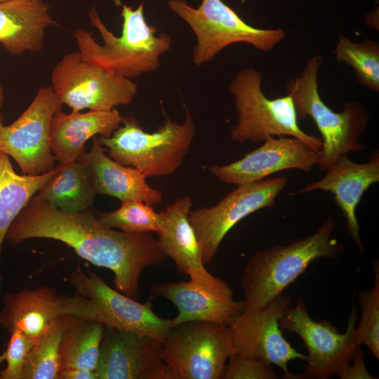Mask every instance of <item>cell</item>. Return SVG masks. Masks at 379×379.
<instances>
[{
	"label": "cell",
	"instance_id": "cell-1",
	"mask_svg": "<svg viewBox=\"0 0 379 379\" xmlns=\"http://www.w3.org/2000/svg\"><path fill=\"white\" fill-rule=\"evenodd\" d=\"M32 238L62 241L81 258L111 270L117 289L135 300L142 271L168 258L151 232L117 231L104 225L90 209L66 213L36 195L13 220L5 240L18 244Z\"/></svg>",
	"mask_w": 379,
	"mask_h": 379
},
{
	"label": "cell",
	"instance_id": "cell-2",
	"mask_svg": "<svg viewBox=\"0 0 379 379\" xmlns=\"http://www.w3.org/2000/svg\"><path fill=\"white\" fill-rule=\"evenodd\" d=\"M88 16L100 33L102 44L95 41L91 32L79 29L74 34L78 51L86 61L125 78L131 79L156 71L160 57L171 48L172 36L165 33L156 34L157 29L146 21L142 4L136 8L122 5L119 36L107 29L95 7Z\"/></svg>",
	"mask_w": 379,
	"mask_h": 379
},
{
	"label": "cell",
	"instance_id": "cell-3",
	"mask_svg": "<svg viewBox=\"0 0 379 379\" xmlns=\"http://www.w3.org/2000/svg\"><path fill=\"white\" fill-rule=\"evenodd\" d=\"M335 227L333 218L328 217L310 235L252 254L241 278L245 298L243 311L264 307L282 294L313 261L340 256L345 251V246L333 237Z\"/></svg>",
	"mask_w": 379,
	"mask_h": 379
},
{
	"label": "cell",
	"instance_id": "cell-4",
	"mask_svg": "<svg viewBox=\"0 0 379 379\" xmlns=\"http://www.w3.org/2000/svg\"><path fill=\"white\" fill-rule=\"evenodd\" d=\"M164 114L165 122L154 132L145 131L133 117H123L113 134L98 137L99 142L113 160L138 169L147 178L173 174L189 152L196 126L188 109L182 124Z\"/></svg>",
	"mask_w": 379,
	"mask_h": 379
},
{
	"label": "cell",
	"instance_id": "cell-5",
	"mask_svg": "<svg viewBox=\"0 0 379 379\" xmlns=\"http://www.w3.org/2000/svg\"><path fill=\"white\" fill-rule=\"evenodd\" d=\"M321 63L317 55L308 58L300 74L287 83V94L293 100L298 118L310 117L321 133L322 147L317 165L326 171L340 155L366 149L360 140L369 117L357 102H346L343 110L336 112L322 100L317 82Z\"/></svg>",
	"mask_w": 379,
	"mask_h": 379
},
{
	"label": "cell",
	"instance_id": "cell-6",
	"mask_svg": "<svg viewBox=\"0 0 379 379\" xmlns=\"http://www.w3.org/2000/svg\"><path fill=\"white\" fill-rule=\"evenodd\" d=\"M260 72L253 68L241 69L232 80L229 91L237 112V123L230 130L232 140L239 143L263 142L270 137L297 138L321 150V138L306 133L298 125L291 97L270 99L262 91Z\"/></svg>",
	"mask_w": 379,
	"mask_h": 379
},
{
	"label": "cell",
	"instance_id": "cell-7",
	"mask_svg": "<svg viewBox=\"0 0 379 379\" xmlns=\"http://www.w3.org/2000/svg\"><path fill=\"white\" fill-rule=\"evenodd\" d=\"M167 4L195 34L192 60L196 65L211 61L234 44H248L257 50L270 51L286 35L281 28L262 29L246 23L222 0H202L197 8L185 0H168Z\"/></svg>",
	"mask_w": 379,
	"mask_h": 379
},
{
	"label": "cell",
	"instance_id": "cell-8",
	"mask_svg": "<svg viewBox=\"0 0 379 379\" xmlns=\"http://www.w3.org/2000/svg\"><path fill=\"white\" fill-rule=\"evenodd\" d=\"M76 293L72 315L114 328L148 335L163 343L172 326L171 319L159 317L152 298L141 303L109 286L96 273L77 268L68 277Z\"/></svg>",
	"mask_w": 379,
	"mask_h": 379
},
{
	"label": "cell",
	"instance_id": "cell-9",
	"mask_svg": "<svg viewBox=\"0 0 379 379\" xmlns=\"http://www.w3.org/2000/svg\"><path fill=\"white\" fill-rule=\"evenodd\" d=\"M162 345V360L173 379L222 378L234 354L231 327L204 321L172 326Z\"/></svg>",
	"mask_w": 379,
	"mask_h": 379
},
{
	"label": "cell",
	"instance_id": "cell-10",
	"mask_svg": "<svg viewBox=\"0 0 379 379\" xmlns=\"http://www.w3.org/2000/svg\"><path fill=\"white\" fill-rule=\"evenodd\" d=\"M51 87L72 112L109 111L130 104L138 92L131 79L88 62L79 51L65 54L54 66Z\"/></svg>",
	"mask_w": 379,
	"mask_h": 379
},
{
	"label": "cell",
	"instance_id": "cell-11",
	"mask_svg": "<svg viewBox=\"0 0 379 379\" xmlns=\"http://www.w3.org/2000/svg\"><path fill=\"white\" fill-rule=\"evenodd\" d=\"M357 311L354 307L343 333L326 320L315 321L300 297L279 321L280 328L298 334L307 351L303 378L328 379L352 363L361 349L356 339Z\"/></svg>",
	"mask_w": 379,
	"mask_h": 379
},
{
	"label": "cell",
	"instance_id": "cell-12",
	"mask_svg": "<svg viewBox=\"0 0 379 379\" xmlns=\"http://www.w3.org/2000/svg\"><path fill=\"white\" fill-rule=\"evenodd\" d=\"M62 105L52 87L44 86L12 124L5 125L0 114V152L12 157L22 174L37 175L55 168L51 126Z\"/></svg>",
	"mask_w": 379,
	"mask_h": 379
},
{
	"label": "cell",
	"instance_id": "cell-13",
	"mask_svg": "<svg viewBox=\"0 0 379 379\" xmlns=\"http://www.w3.org/2000/svg\"><path fill=\"white\" fill-rule=\"evenodd\" d=\"M287 183L286 177L237 185L215 205L190 210L189 220L199 242L203 261L208 264L230 230L248 215L272 207Z\"/></svg>",
	"mask_w": 379,
	"mask_h": 379
},
{
	"label": "cell",
	"instance_id": "cell-14",
	"mask_svg": "<svg viewBox=\"0 0 379 379\" xmlns=\"http://www.w3.org/2000/svg\"><path fill=\"white\" fill-rule=\"evenodd\" d=\"M291 302L289 296L281 294L261 309L243 311L230 326L234 353L277 366L283 371L284 378L300 379L289 371L288 364L296 359L305 361L307 356L291 346L279 326Z\"/></svg>",
	"mask_w": 379,
	"mask_h": 379
},
{
	"label": "cell",
	"instance_id": "cell-15",
	"mask_svg": "<svg viewBox=\"0 0 379 379\" xmlns=\"http://www.w3.org/2000/svg\"><path fill=\"white\" fill-rule=\"evenodd\" d=\"M162 350V343L148 335L105 327L97 379H173Z\"/></svg>",
	"mask_w": 379,
	"mask_h": 379
},
{
	"label": "cell",
	"instance_id": "cell-16",
	"mask_svg": "<svg viewBox=\"0 0 379 379\" xmlns=\"http://www.w3.org/2000/svg\"><path fill=\"white\" fill-rule=\"evenodd\" d=\"M319 159V150L297 138L270 137L240 159L226 165L213 164L208 170L221 182L237 186L264 180L284 170L310 173Z\"/></svg>",
	"mask_w": 379,
	"mask_h": 379
},
{
	"label": "cell",
	"instance_id": "cell-17",
	"mask_svg": "<svg viewBox=\"0 0 379 379\" xmlns=\"http://www.w3.org/2000/svg\"><path fill=\"white\" fill-rule=\"evenodd\" d=\"M192 199L185 195L157 213L158 241L166 255L175 262L178 270L192 281L216 291L232 288L204 266L201 251L189 220Z\"/></svg>",
	"mask_w": 379,
	"mask_h": 379
},
{
	"label": "cell",
	"instance_id": "cell-18",
	"mask_svg": "<svg viewBox=\"0 0 379 379\" xmlns=\"http://www.w3.org/2000/svg\"><path fill=\"white\" fill-rule=\"evenodd\" d=\"M321 179L310 182L298 190L297 194L316 190L333 193L335 201L346 220L347 230L353 242L363 255L364 249L359 234L356 208L364 192L379 182V154L375 151L369 161L358 164L347 154H341L326 170Z\"/></svg>",
	"mask_w": 379,
	"mask_h": 379
},
{
	"label": "cell",
	"instance_id": "cell-19",
	"mask_svg": "<svg viewBox=\"0 0 379 379\" xmlns=\"http://www.w3.org/2000/svg\"><path fill=\"white\" fill-rule=\"evenodd\" d=\"M0 325L9 333L18 330L34 343L53 323L65 314H72L74 295H58L49 287L23 288L4 295Z\"/></svg>",
	"mask_w": 379,
	"mask_h": 379
},
{
	"label": "cell",
	"instance_id": "cell-20",
	"mask_svg": "<svg viewBox=\"0 0 379 379\" xmlns=\"http://www.w3.org/2000/svg\"><path fill=\"white\" fill-rule=\"evenodd\" d=\"M152 296L171 301L178 314L172 326L191 321H204L230 326L244 310V300L233 298L232 290L216 291L204 288L191 280L152 285Z\"/></svg>",
	"mask_w": 379,
	"mask_h": 379
},
{
	"label": "cell",
	"instance_id": "cell-21",
	"mask_svg": "<svg viewBox=\"0 0 379 379\" xmlns=\"http://www.w3.org/2000/svg\"><path fill=\"white\" fill-rule=\"evenodd\" d=\"M122 118L115 108L70 114L58 111L51 126V146L55 161L65 164L79 160L89 139L97 135L110 137L121 124Z\"/></svg>",
	"mask_w": 379,
	"mask_h": 379
},
{
	"label": "cell",
	"instance_id": "cell-22",
	"mask_svg": "<svg viewBox=\"0 0 379 379\" xmlns=\"http://www.w3.org/2000/svg\"><path fill=\"white\" fill-rule=\"evenodd\" d=\"M53 25L46 0L0 1V44L12 55L42 50L46 30Z\"/></svg>",
	"mask_w": 379,
	"mask_h": 379
},
{
	"label": "cell",
	"instance_id": "cell-23",
	"mask_svg": "<svg viewBox=\"0 0 379 379\" xmlns=\"http://www.w3.org/2000/svg\"><path fill=\"white\" fill-rule=\"evenodd\" d=\"M105 152L98 138L94 136L90 151L79 159L92 173L97 194L113 197L121 202L141 200L152 206L162 201V192L151 187L140 171L115 161Z\"/></svg>",
	"mask_w": 379,
	"mask_h": 379
},
{
	"label": "cell",
	"instance_id": "cell-24",
	"mask_svg": "<svg viewBox=\"0 0 379 379\" xmlns=\"http://www.w3.org/2000/svg\"><path fill=\"white\" fill-rule=\"evenodd\" d=\"M36 195L64 212L79 213L93 206L97 193L89 167L79 159L60 164L54 175Z\"/></svg>",
	"mask_w": 379,
	"mask_h": 379
},
{
	"label": "cell",
	"instance_id": "cell-25",
	"mask_svg": "<svg viewBox=\"0 0 379 379\" xmlns=\"http://www.w3.org/2000/svg\"><path fill=\"white\" fill-rule=\"evenodd\" d=\"M105 325L72 314L62 316L60 343L61 370L82 368L95 371Z\"/></svg>",
	"mask_w": 379,
	"mask_h": 379
},
{
	"label": "cell",
	"instance_id": "cell-26",
	"mask_svg": "<svg viewBox=\"0 0 379 379\" xmlns=\"http://www.w3.org/2000/svg\"><path fill=\"white\" fill-rule=\"evenodd\" d=\"M57 170L58 166L37 175H19L9 157L0 152V259L3 242L13 220ZM1 281L0 270V284Z\"/></svg>",
	"mask_w": 379,
	"mask_h": 379
},
{
	"label": "cell",
	"instance_id": "cell-27",
	"mask_svg": "<svg viewBox=\"0 0 379 379\" xmlns=\"http://www.w3.org/2000/svg\"><path fill=\"white\" fill-rule=\"evenodd\" d=\"M336 61L350 65L365 88L379 91V44L371 39L360 42L340 34L335 47Z\"/></svg>",
	"mask_w": 379,
	"mask_h": 379
},
{
	"label": "cell",
	"instance_id": "cell-28",
	"mask_svg": "<svg viewBox=\"0 0 379 379\" xmlns=\"http://www.w3.org/2000/svg\"><path fill=\"white\" fill-rule=\"evenodd\" d=\"M62 324V316L34 343L24 364L22 379H58Z\"/></svg>",
	"mask_w": 379,
	"mask_h": 379
},
{
	"label": "cell",
	"instance_id": "cell-29",
	"mask_svg": "<svg viewBox=\"0 0 379 379\" xmlns=\"http://www.w3.org/2000/svg\"><path fill=\"white\" fill-rule=\"evenodd\" d=\"M106 226L128 233L158 232L157 213L152 205L141 200L122 201L120 207L110 212L98 213Z\"/></svg>",
	"mask_w": 379,
	"mask_h": 379
},
{
	"label": "cell",
	"instance_id": "cell-30",
	"mask_svg": "<svg viewBox=\"0 0 379 379\" xmlns=\"http://www.w3.org/2000/svg\"><path fill=\"white\" fill-rule=\"evenodd\" d=\"M373 288L361 291L358 299L361 319L356 326V339L359 345H365L373 357L379 359V267L377 260L373 265Z\"/></svg>",
	"mask_w": 379,
	"mask_h": 379
},
{
	"label": "cell",
	"instance_id": "cell-31",
	"mask_svg": "<svg viewBox=\"0 0 379 379\" xmlns=\"http://www.w3.org/2000/svg\"><path fill=\"white\" fill-rule=\"evenodd\" d=\"M224 379H275L272 365L260 359L234 353L229 358Z\"/></svg>",
	"mask_w": 379,
	"mask_h": 379
},
{
	"label": "cell",
	"instance_id": "cell-32",
	"mask_svg": "<svg viewBox=\"0 0 379 379\" xmlns=\"http://www.w3.org/2000/svg\"><path fill=\"white\" fill-rule=\"evenodd\" d=\"M10 334L4 352L6 366L1 372V379H22L24 364L35 343L18 330H14Z\"/></svg>",
	"mask_w": 379,
	"mask_h": 379
},
{
	"label": "cell",
	"instance_id": "cell-33",
	"mask_svg": "<svg viewBox=\"0 0 379 379\" xmlns=\"http://www.w3.org/2000/svg\"><path fill=\"white\" fill-rule=\"evenodd\" d=\"M353 365H347L338 375L340 379L365 378L375 379L367 371L365 366L364 354L360 349L355 355Z\"/></svg>",
	"mask_w": 379,
	"mask_h": 379
},
{
	"label": "cell",
	"instance_id": "cell-34",
	"mask_svg": "<svg viewBox=\"0 0 379 379\" xmlns=\"http://www.w3.org/2000/svg\"><path fill=\"white\" fill-rule=\"evenodd\" d=\"M58 379H97L95 372L82 368H65L60 372Z\"/></svg>",
	"mask_w": 379,
	"mask_h": 379
},
{
	"label": "cell",
	"instance_id": "cell-35",
	"mask_svg": "<svg viewBox=\"0 0 379 379\" xmlns=\"http://www.w3.org/2000/svg\"><path fill=\"white\" fill-rule=\"evenodd\" d=\"M4 100V93L2 86L0 84V111L3 107Z\"/></svg>",
	"mask_w": 379,
	"mask_h": 379
},
{
	"label": "cell",
	"instance_id": "cell-36",
	"mask_svg": "<svg viewBox=\"0 0 379 379\" xmlns=\"http://www.w3.org/2000/svg\"><path fill=\"white\" fill-rule=\"evenodd\" d=\"M5 361V357H4V353L0 354V366H1V364H2L3 361ZM1 371L0 370V379H1Z\"/></svg>",
	"mask_w": 379,
	"mask_h": 379
},
{
	"label": "cell",
	"instance_id": "cell-37",
	"mask_svg": "<svg viewBox=\"0 0 379 379\" xmlns=\"http://www.w3.org/2000/svg\"><path fill=\"white\" fill-rule=\"evenodd\" d=\"M6 1V0H0V1Z\"/></svg>",
	"mask_w": 379,
	"mask_h": 379
}]
</instances>
